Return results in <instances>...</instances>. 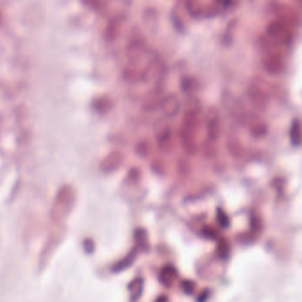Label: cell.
Wrapping results in <instances>:
<instances>
[{
    "instance_id": "5b68a950",
    "label": "cell",
    "mask_w": 302,
    "mask_h": 302,
    "mask_svg": "<svg viewBox=\"0 0 302 302\" xmlns=\"http://www.w3.org/2000/svg\"><path fill=\"white\" fill-rule=\"evenodd\" d=\"M144 288V280L142 278H137L131 282L129 284L128 289L131 292V300L137 301L141 296V293Z\"/></svg>"
},
{
    "instance_id": "30bf717a",
    "label": "cell",
    "mask_w": 302,
    "mask_h": 302,
    "mask_svg": "<svg viewBox=\"0 0 302 302\" xmlns=\"http://www.w3.org/2000/svg\"><path fill=\"white\" fill-rule=\"evenodd\" d=\"M182 289L183 290V292L187 294H192L194 292V288H195V284L194 282H192V280H183L181 284Z\"/></svg>"
},
{
    "instance_id": "8992f818",
    "label": "cell",
    "mask_w": 302,
    "mask_h": 302,
    "mask_svg": "<svg viewBox=\"0 0 302 302\" xmlns=\"http://www.w3.org/2000/svg\"><path fill=\"white\" fill-rule=\"evenodd\" d=\"M162 108L165 114L169 116H173L178 111L179 105L177 101L174 98H170L169 100L164 101Z\"/></svg>"
},
{
    "instance_id": "7a4b0ae2",
    "label": "cell",
    "mask_w": 302,
    "mask_h": 302,
    "mask_svg": "<svg viewBox=\"0 0 302 302\" xmlns=\"http://www.w3.org/2000/svg\"><path fill=\"white\" fill-rule=\"evenodd\" d=\"M123 160V156L120 154L119 152H113L108 156L105 157V160L102 161L101 168L102 170H105L106 172L113 171L116 170L119 167Z\"/></svg>"
},
{
    "instance_id": "6da1fadb",
    "label": "cell",
    "mask_w": 302,
    "mask_h": 302,
    "mask_svg": "<svg viewBox=\"0 0 302 302\" xmlns=\"http://www.w3.org/2000/svg\"><path fill=\"white\" fill-rule=\"evenodd\" d=\"M176 277H177V271L176 270V268L172 264H168L164 266L160 271V283L165 286L170 287L173 284Z\"/></svg>"
},
{
    "instance_id": "5bb4252c",
    "label": "cell",
    "mask_w": 302,
    "mask_h": 302,
    "mask_svg": "<svg viewBox=\"0 0 302 302\" xmlns=\"http://www.w3.org/2000/svg\"><path fill=\"white\" fill-rule=\"evenodd\" d=\"M208 294H209L208 290H205L203 293H201V295H200V297L198 298L197 301H199V302H205L206 299L208 298Z\"/></svg>"
},
{
    "instance_id": "7c38bea8",
    "label": "cell",
    "mask_w": 302,
    "mask_h": 302,
    "mask_svg": "<svg viewBox=\"0 0 302 302\" xmlns=\"http://www.w3.org/2000/svg\"><path fill=\"white\" fill-rule=\"evenodd\" d=\"M95 108L99 110V111H103V110H106L109 106L108 104V101L105 100V99H100L95 102Z\"/></svg>"
},
{
    "instance_id": "9c48e42d",
    "label": "cell",
    "mask_w": 302,
    "mask_h": 302,
    "mask_svg": "<svg viewBox=\"0 0 302 302\" xmlns=\"http://www.w3.org/2000/svg\"><path fill=\"white\" fill-rule=\"evenodd\" d=\"M217 221L219 223V225L222 228H228L229 226V219L228 217V215L225 214L224 211L222 210L221 208H218L217 210Z\"/></svg>"
},
{
    "instance_id": "9a60e30c",
    "label": "cell",
    "mask_w": 302,
    "mask_h": 302,
    "mask_svg": "<svg viewBox=\"0 0 302 302\" xmlns=\"http://www.w3.org/2000/svg\"><path fill=\"white\" fill-rule=\"evenodd\" d=\"M169 299L166 296H160V297L156 299V302H167Z\"/></svg>"
},
{
    "instance_id": "4fadbf2b",
    "label": "cell",
    "mask_w": 302,
    "mask_h": 302,
    "mask_svg": "<svg viewBox=\"0 0 302 302\" xmlns=\"http://www.w3.org/2000/svg\"><path fill=\"white\" fill-rule=\"evenodd\" d=\"M204 235L207 237V238H216V232H215V229L213 227H209V226H206L205 227V229H203L202 231Z\"/></svg>"
},
{
    "instance_id": "277c9868",
    "label": "cell",
    "mask_w": 302,
    "mask_h": 302,
    "mask_svg": "<svg viewBox=\"0 0 302 302\" xmlns=\"http://www.w3.org/2000/svg\"><path fill=\"white\" fill-rule=\"evenodd\" d=\"M290 138L291 142L294 147H299L301 145V124L299 120H295L292 124L290 130Z\"/></svg>"
},
{
    "instance_id": "52a82bcc",
    "label": "cell",
    "mask_w": 302,
    "mask_h": 302,
    "mask_svg": "<svg viewBox=\"0 0 302 302\" xmlns=\"http://www.w3.org/2000/svg\"><path fill=\"white\" fill-rule=\"evenodd\" d=\"M208 134L212 140H215L219 135V125L216 120H212L208 124Z\"/></svg>"
},
{
    "instance_id": "3957f363",
    "label": "cell",
    "mask_w": 302,
    "mask_h": 302,
    "mask_svg": "<svg viewBox=\"0 0 302 302\" xmlns=\"http://www.w3.org/2000/svg\"><path fill=\"white\" fill-rule=\"evenodd\" d=\"M137 247L133 248L132 250L130 252H128V255L124 258L123 261H119L116 265L114 267V271L115 272H120V271H123V270H126L129 268V266L132 265L134 263V261L137 258Z\"/></svg>"
},
{
    "instance_id": "8fae6325",
    "label": "cell",
    "mask_w": 302,
    "mask_h": 302,
    "mask_svg": "<svg viewBox=\"0 0 302 302\" xmlns=\"http://www.w3.org/2000/svg\"><path fill=\"white\" fill-rule=\"evenodd\" d=\"M219 253L222 257H225L229 253V247L228 243L225 240H222L219 243Z\"/></svg>"
},
{
    "instance_id": "ba28073f",
    "label": "cell",
    "mask_w": 302,
    "mask_h": 302,
    "mask_svg": "<svg viewBox=\"0 0 302 302\" xmlns=\"http://www.w3.org/2000/svg\"><path fill=\"white\" fill-rule=\"evenodd\" d=\"M135 240L137 246L146 247L147 242V231L144 229H137L135 232Z\"/></svg>"
}]
</instances>
